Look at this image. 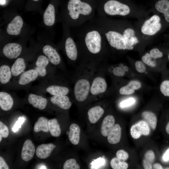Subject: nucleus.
Returning a JSON list of instances; mask_svg holds the SVG:
<instances>
[{"label":"nucleus","instance_id":"nucleus-1","mask_svg":"<svg viewBox=\"0 0 169 169\" xmlns=\"http://www.w3.org/2000/svg\"><path fill=\"white\" fill-rule=\"evenodd\" d=\"M68 14L73 20L78 19L80 15L88 16L92 12L91 6L80 0H69L67 5Z\"/></svg>","mask_w":169,"mask_h":169},{"label":"nucleus","instance_id":"nucleus-2","mask_svg":"<svg viewBox=\"0 0 169 169\" xmlns=\"http://www.w3.org/2000/svg\"><path fill=\"white\" fill-rule=\"evenodd\" d=\"M84 41L87 49L90 53L97 54L100 51L102 37L98 31L93 30L87 32L85 36Z\"/></svg>","mask_w":169,"mask_h":169},{"label":"nucleus","instance_id":"nucleus-3","mask_svg":"<svg viewBox=\"0 0 169 169\" xmlns=\"http://www.w3.org/2000/svg\"><path fill=\"white\" fill-rule=\"evenodd\" d=\"M104 9L107 14L111 16H125L130 12V8L127 5L114 0L107 2L104 5Z\"/></svg>","mask_w":169,"mask_h":169},{"label":"nucleus","instance_id":"nucleus-4","mask_svg":"<svg viewBox=\"0 0 169 169\" xmlns=\"http://www.w3.org/2000/svg\"><path fill=\"white\" fill-rule=\"evenodd\" d=\"M106 38L110 46L118 50L128 49L123 35L114 31H109L105 33Z\"/></svg>","mask_w":169,"mask_h":169},{"label":"nucleus","instance_id":"nucleus-5","mask_svg":"<svg viewBox=\"0 0 169 169\" xmlns=\"http://www.w3.org/2000/svg\"><path fill=\"white\" fill-rule=\"evenodd\" d=\"M160 18L157 15H154L144 23L141 28V32L144 34L152 35L155 34L161 28Z\"/></svg>","mask_w":169,"mask_h":169},{"label":"nucleus","instance_id":"nucleus-6","mask_svg":"<svg viewBox=\"0 0 169 169\" xmlns=\"http://www.w3.org/2000/svg\"><path fill=\"white\" fill-rule=\"evenodd\" d=\"M89 82L87 79H82L78 80L74 87V94L76 99L82 102L87 97L90 90Z\"/></svg>","mask_w":169,"mask_h":169},{"label":"nucleus","instance_id":"nucleus-7","mask_svg":"<svg viewBox=\"0 0 169 169\" xmlns=\"http://www.w3.org/2000/svg\"><path fill=\"white\" fill-rule=\"evenodd\" d=\"M150 129L147 124L143 120L140 121L132 126L130 133L134 139H138L141 136H147L150 133Z\"/></svg>","mask_w":169,"mask_h":169},{"label":"nucleus","instance_id":"nucleus-8","mask_svg":"<svg viewBox=\"0 0 169 169\" xmlns=\"http://www.w3.org/2000/svg\"><path fill=\"white\" fill-rule=\"evenodd\" d=\"M22 47L19 44L12 43L6 44L3 48V54L7 58L13 59H16L21 54Z\"/></svg>","mask_w":169,"mask_h":169},{"label":"nucleus","instance_id":"nucleus-9","mask_svg":"<svg viewBox=\"0 0 169 169\" xmlns=\"http://www.w3.org/2000/svg\"><path fill=\"white\" fill-rule=\"evenodd\" d=\"M23 24L22 18L19 16H16L8 24L7 28V33L10 35H19Z\"/></svg>","mask_w":169,"mask_h":169},{"label":"nucleus","instance_id":"nucleus-10","mask_svg":"<svg viewBox=\"0 0 169 169\" xmlns=\"http://www.w3.org/2000/svg\"><path fill=\"white\" fill-rule=\"evenodd\" d=\"M35 149L31 141L26 140L24 143L22 150L21 156L22 159L25 161L31 160L33 156Z\"/></svg>","mask_w":169,"mask_h":169},{"label":"nucleus","instance_id":"nucleus-11","mask_svg":"<svg viewBox=\"0 0 169 169\" xmlns=\"http://www.w3.org/2000/svg\"><path fill=\"white\" fill-rule=\"evenodd\" d=\"M107 87V83L105 79L101 77H97L93 81L90 88V92L93 95H97L104 92Z\"/></svg>","mask_w":169,"mask_h":169},{"label":"nucleus","instance_id":"nucleus-12","mask_svg":"<svg viewBox=\"0 0 169 169\" xmlns=\"http://www.w3.org/2000/svg\"><path fill=\"white\" fill-rule=\"evenodd\" d=\"M43 51L52 64L57 65L60 63L61 58L59 55L56 50L50 45H46L44 46L43 48Z\"/></svg>","mask_w":169,"mask_h":169},{"label":"nucleus","instance_id":"nucleus-13","mask_svg":"<svg viewBox=\"0 0 169 169\" xmlns=\"http://www.w3.org/2000/svg\"><path fill=\"white\" fill-rule=\"evenodd\" d=\"M56 146L52 143L41 144L38 146L36 155L39 158L44 159L49 157Z\"/></svg>","mask_w":169,"mask_h":169},{"label":"nucleus","instance_id":"nucleus-14","mask_svg":"<svg viewBox=\"0 0 169 169\" xmlns=\"http://www.w3.org/2000/svg\"><path fill=\"white\" fill-rule=\"evenodd\" d=\"M115 120L111 115L106 116L104 119L101 127V133L103 136H108L115 125Z\"/></svg>","mask_w":169,"mask_h":169},{"label":"nucleus","instance_id":"nucleus-15","mask_svg":"<svg viewBox=\"0 0 169 169\" xmlns=\"http://www.w3.org/2000/svg\"><path fill=\"white\" fill-rule=\"evenodd\" d=\"M65 49L69 58L72 60L76 59L77 56V51L76 45L73 39L68 37L65 41Z\"/></svg>","mask_w":169,"mask_h":169},{"label":"nucleus","instance_id":"nucleus-16","mask_svg":"<svg viewBox=\"0 0 169 169\" xmlns=\"http://www.w3.org/2000/svg\"><path fill=\"white\" fill-rule=\"evenodd\" d=\"M28 101L33 107L38 108L40 110H43L46 107L47 100L46 99L41 96L31 94L28 96Z\"/></svg>","mask_w":169,"mask_h":169},{"label":"nucleus","instance_id":"nucleus-17","mask_svg":"<svg viewBox=\"0 0 169 169\" xmlns=\"http://www.w3.org/2000/svg\"><path fill=\"white\" fill-rule=\"evenodd\" d=\"M38 75V72L35 69L27 70L23 72L20 75L18 83L22 85L28 84L35 80Z\"/></svg>","mask_w":169,"mask_h":169},{"label":"nucleus","instance_id":"nucleus-18","mask_svg":"<svg viewBox=\"0 0 169 169\" xmlns=\"http://www.w3.org/2000/svg\"><path fill=\"white\" fill-rule=\"evenodd\" d=\"M13 104V99L9 94L5 92H0V107L3 110H10Z\"/></svg>","mask_w":169,"mask_h":169},{"label":"nucleus","instance_id":"nucleus-19","mask_svg":"<svg viewBox=\"0 0 169 169\" xmlns=\"http://www.w3.org/2000/svg\"><path fill=\"white\" fill-rule=\"evenodd\" d=\"M55 11L54 6L52 4L49 5L43 15L44 24L48 26L53 25L55 21Z\"/></svg>","mask_w":169,"mask_h":169},{"label":"nucleus","instance_id":"nucleus-20","mask_svg":"<svg viewBox=\"0 0 169 169\" xmlns=\"http://www.w3.org/2000/svg\"><path fill=\"white\" fill-rule=\"evenodd\" d=\"M50 101L53 104L64 110L69 109L72 105L69 98L66 95L61 96H53L51 98Z\"/></svg>","mask_w":169,"mask_h":169},{"label":"nucleus","instance_id":"nucleus-21","mask_svg":"<svg viewBox=\"0 0 169 169\" xmlns=\"http://www.w3.org/2000/svg\"><path fill=\"white\" fill-rule=\"evenodd\" d=\"M49 61L48 58L44 55H41L38 58L36 62L35 69L39 76L43 77L46 75V68L49 64Z\"/></svg>","mask_w":169,"mask_h":169},{"label":"nucleus","instance_id":"nucleus-22","mask_svg":"<svg viewBox=\"0 0 169 169\" xmlns=\"http://www.w3.org/2000/svg\"><path fill=\"white\" fill-rule=\"evenodd\" d=\"M104 112V109L100 106H96L90 109L88 112L89 120L92 124L96 123Z\"/></svg>","mask_w":169,"mask_h":169},{"label":"nucleus","instance_id":"nucleus-23","mask_svg":"<svg viewBox=\"0 0 169 169\" xmlns=\"http://www.w3.org/2000/svg\"><path fill=\"white\" fill-rule=\"evenodd\" d=\"M121 128L118 124H116L108 135L107 140L110 144H115L119 143L121 137Z\"/></svg>","mask_w":169,"mask_h":169},{"label":"nucleus","instance_id":"nucleus-24","mask_svg":"<svg viewBox=\"0 0 169 169\" xmlns=\"http://www.w3.org/2000/svg\"><path fill=\"white\" fill-rule=\"evenodd\" d=\"M80 133V128L78 125L73 123L70 125L69 139L73 144L77 145L79 143Z\"/></svg>","mask_w":169,"mask_h":169},{"label":"nucleus","instance_id":"nucleus-25","mask_svg":"<svg viewBox=\"0 0 169 169\" xmlns=\"http://www.w3.org/2000/svg\"><path fill=\"white\" fill-rule=\"evenodd\" d=\"M46 90L51 95L56 96L65 95L69 91V89L66 87L56 85L49 86Z\"/></svg>","mask_w":169,"mask_h":169},{"label":"nucleus","instance_id":"nucleus-26","mask_svg":"<svg viewBox=\"0 0 169 169\" xmlns=\"http://www.w3.org/2000/svg\"><path fill=\"white\" fill-rule=\"evenodd\" d=\"M155 7L158 12L164 14L166 20L169 22V1L159 0L156 3Z\"/></svg>","mask_w":169,"mask_h":169},{"label":"nucleus","instance_id":"nucleus-27","mask_svg":"<svg viewBox=\"0 0 169 169\" xmlns=\"http://www.w3.org/2000/svg\"><path fill=\"white\" fill-rule=\"evenodd\" d=\"M26 64L24 59L18 58L15 61L11 68L12 74L16 76L21 74L25 69Z\"/></svg>","mask_w":169,"mask_h":169},{"label":"nucleus","instance_id":"nucleus-28","mask_svg":"<svg viewBox=\"0 0 169 169\" xmlns=\"http://www.w3.org/2000/svg\"><path fill=\"white\" fill-rule=\"evenodd\" d=\"M10 67L6 65H2L0 67V81L3 84L8 83L12 77Z\"/></svg>","mask_w":169,"mask_h":169},{"label":"nucleus","instance_id":"nucleus-29","mask_svg":"<svg viewBox=\"0 0 169 169\" xmlns=\"http://www.w3.org/2000/svg\"><path fill=\"white\" fill-rule=\"evenodd\" d=\"M48 121L45 117H39L34 124V131L38 132L40 131H43L45 132H48L49 131Z\"/></svg>","mask_w":169,"mask_h":169},{"label":"nucleus","instance_id":"nucleus-30","mask_svg":"<svg viewBox=\"0 0 169 169\" xmlns=\"http://www.w3.org/2000/svg\"><path fill=\"white\" fill-rule=\"evenodd\" d=\"M48 127L49 131L53 136L58 137L60 135L61 129L57 119L54 118L49 120Z\"/></svg>","mask_w":169,"mask_h":169},{"label":"nucleus","instance_id":"nucleus-31","mask_svg":"<svg viewBox=\"0 0 169 169\" xmlns=\"http://www.w3.org/2000/svg\"><path fill=\"white\" fill-rule=\"evenodd\" d=\"M143 117L149 123L151 127L155 129L157 125V118L155 115L149 111H145L142 113Z\"/></svg>","mask_w":169,"mask_h":169},{"label":"nucleus","instance_id":"nucleus-32","mask_svg":"<svg viewBox=\"0 0 169 169\" xmlns=\"http://www.w3.org/2000/svg\"><path fill=\"white\" fill-rule=\"evenodd\" d=\"M110 165L113 169H126L128 164L124 161H121L117 158H114L110 161Z\"/></svg>","mask_w":169,"mask_h":169},{"label":"nucleus","instance_id":"nucleus-33","mask_svg":"<svg viewBox=\"0 0 169 169\" xmlns=\"http://www.w3.org/2000/svg\"><path fill=\"white\" fill-rule=\"evenodd\" d=\"M64 169H79V165L77 163L76 160L73 158L68 159L65 161L63 166Z\"/></svg>","mask_w":169,"mask_h":169},{"label":"nucleus","instance_id":"nucleus-34","mask_svg":"<svg viewBox=\"0 0 169 169\" xmlns=\"http://www.w3.org/2000/svg\"><path fill=\"white\" fill-rule=\"evenodd\" d=\"M153 59L148 53H146L142 57V60L145 63L149 66L154 67L156 66V64Z\"/></svg>","mask_w":169,"mask_h":169},{"label":"nucleus","instance_id":"nucleus-35","mask_svg":"<svg viewBox=\"0 0 169 169\" xmlns=\"http://www.w3.org/2000/svg\"><path fill=\"white\" fill-rule=\"evenodd\" d=\"M135 34L134 30L131 28H127L124 31L123 36L125 41L128 49L130 50L128 46V42L129 38L133 36H134Z\"/></svg>","mask_w":169,"mask_h":169},{"label":"nucleus","instance_id":"nucleus-36","mask_svg":"<svg viewBox=\"0 0 169 169\" xmlns=\"http://www.w3.org/2000/svg\"><path fill=\"white\" fill-rule=\"evenodd\" d=\"M135 90L133 87L128 84L120 89L119 93L122 95H129L134 93Z\"/></svg>","mask_w":169,"mask_h":169},{"label":"nucleus","instance_id":"nucleus-37","mask_svg":"<svg viewBox=\"0 0 169 169\" xmlns=\"http://www.w3.org/2000/svg\"><path fill=\"white\" fill-rule=\"evenodd\" d=\"M105 163V160L104 158L100 157L93 160L90 164L91 165L92 169H97L103 166Z\"/></svg>","mask_w":169,"mask_h":169},{"label":"nucleus","instance_id":"nucleus-38","mask_svg":"<svg viewBox=\"0 0 169 169\" xmlns=\"http://www.w3.org/2000/svg\"><path fill=\"white\" fill-rule=\"evenodd\" d=\"M160 90L164 96H169V80L162 82L160 85Z\"/></svg>","mask_w":169,"mask_h":169},{"label":"nucleus","instance_id":"nucleus-39","mask_svg":"<svg viewBox=\"0 0 169 169\" xmlns=\"http://www.w3.org/2000/svg\"><path fill=\"white\" fill-rule=\"evenodd\" d=\"M128 70L127 67H117L114 69L113 73L116 76H124L125 74V71Z\"/></svg>","mask_w":169,"mask_h":169},{"label":"nucleus","instance_id":"nucleus-40","mask_svg":"<svg viewBox=\"0 0 169 169\" xmlns=\"http://www.w3.org/2000/svg\"><path fill=\"white\" fill-rule=\"evenodd\" d=\"M9 135V130L7 126L1 121H0V136L6 138Z\"/></svg>","mask_w":169,"mask_h":169},{"label":"nucleus","instance_id":"nucleus-41","mask_svg":"<svg viewBox=\"0 0 169 169\" xmlns=\"http://www.w3.org/2000/svg\"><path fill=\"white\" fill-rule=\"evenodd\" d=\"M25 120V118L20 116L18 120L16 122L12 128V131L15 133L18 131L19 128H21V125L23 124Z\"/></svg>","mask_w":169,"mask_h":169},{"label":"nucleus","instance_id":"nucleus-42","mask_svg":"<svg viewBox=\"0 0 169 169\" xmlns=\"http://www.w3.org/2000/svg\"><path fill=\"white\" fill-rule=\"evenodd\" d=\"M116 156L120 160L125 161L128 158L129 155L127 152L124 150H120L117 151Z\"/></svg>","mask_w":169,"mask_h":169},{"label":"nucleus","instance_id":"nucleus-43","mask_svg":"<svg viewBox=\"0 0 169 169\" xmlns=\"http://www.w3.org/2000/svg\"><path fill=\"white\" fill-rule=\"evenodd\" d=\"M150 54L153 59L160 58L163 56V53L157 48H154L150 52Z\"/></svg>","mask_w":169,"mask_h":169},{"label":"nucleus","instance_id":"nucleus-44","mask_svg":"<svg viewBox=\"0 0 169 169\" xmlns=\"http://www.w3.org/2000/svg\"><path fill=\"white\" fill-rule=\"evenodd\" d=\"M144 157L145 160L151 164L155 160L154 153L152 150H149L145 153Z\"/></svg>","mask_w":169,"mask_h":169},{"label":"nucleus","instance_id":"nucleus-45","mask_svg":"<svg viewBox=\"0 0 169 169\" xmlns=\"http://www.w3.org/2000/svg\"><path fill=\"white\" fill-rule=\"evenodd\" d=\"M135 68L139 73H142L146 71V67L143 63L141 61H137L135 62Z\"/></svg>","mask_w":169,"mask_h":169},{"label":"nucleus","instance_id":"nucleus-46","mask_svg":"<svg viewBox=\"0 0 169 169\" xmlns=\"http://www.w3.org/2000/svg\"><path fill=\"white\" fill-rule=\"evenodd\" d=\"M135 102L136 100L134 98H130L122 101L120 105L122 108L126 107L133 104Z\"/></svg>","mask_w":169,"mask_h":169},{"label":"nucleus","instance_id":"nucleus-47","mask_svg":"<svg viewBox=\"0 0 169 169\" xmlns=\"http://www.w3.org/2000/svg\"><path fill=\"white\" fill-rule=\"evenodd\" d=\"M131 85L135 90H137L140 89L141 86V83L138 81L132 80L128 83Z\"/></svg>","mask_w":169,"mask_h":169},{"label":"nucleus","instance_id":"nucleus-48","mask_svg":"<svg viewBox=\"0 0 169 169\" xmlns=\"http://www.w3.org/2000/svg\"><path fill=\"white\" fill-rule=\"evenodd\" d=\"M0 169H9L8 166L6 164L3 159L1 156L0 157Z\"/></svg>","mask_w":169,"mask_h":169},{"label":"nucleus","instance_id":"nucleus-49","mask_svg":"<svg viewBox=\"0 0 169 169\" xmlns=\"http://www.w3.org/2000/svg\"><path fill=\"white\" fill-rule=\"evenodd\" d=\"M143 166L144 169H151L152 168L151 164L145 159L143 160Z\"/></svg>","mask_w":169,"mask_h":169},{"label":"nucleus","instance_id":"nucleus-50","mask_svg":"<svg viewBox=\"0 0 169 169\" xmlns=\"http://www.w3.org/2000/svg\"><path fill=\"white\" fill-rule=\"evenodd\" d=\"M163 158L165 161H167L169 160V149L166 151L164 154Z\"/></svg>","mask_w":169,"mask_h":169},{"label":"nucleus","instance_id":"nucleus-51","mask_svg":"<svg viewBox=\"0 0 169 169\" xmlns=\"http://www.w3.org/2000/svg\"><path fill=\"white\" fill-rule=\"evenodd\" d=\"M153 167L154 169H162L163 168L161 165L158 163H156L153 165Z\"/></svg>","mask_w":169,"mask_h":169},{"label":"nucleus","instance_id":"nucleus-52","mask_svg":"<svg viewBox=\"0 0 169 169\" xmlns=\"http://www.w3.org/2000/svg\"><path fill=\"white\" fill-rule=\"evenodd\" d=\"M38 169H47V167L43 164H40L38 165L37 167Z\"/></svg>","mask_w":169,"mask_h":169},{"label":"nucleus","instance_id":"nucleus-53","mask_svg":"<svg viewBox=\"0 0 169 169\" xmlns=\"http://www.w3.org/2000/svg\"><path fill=\"white\" fill-rule=\"evenodd\" d=\"M166 131L167 133L169 134V122H168L166 125Z\"/></svg>","mask_w":169,"mask_h":169},{"label":"nucleus","instance_id":"nucleus-54","mask_svg":"<svg viewBox=\"0 0 169 169\" xmlns=\"http://www.w3.org/2000/svg\"><path fill=\"white\" fill-rule=\"evenodd\" d=\"M5 0H0V5H3L5 3Z\"/></svg>","mask_w":169,"mask_h":169},{"label":"nucleus","instance_id":"nucleus-55","mask_svg":"<svg viewBox=\"0 0 169 169\" xmlns=\"http://www.w3.org/2000/svg\"><path fill=\"white\" fill-rule=\"evenodd\" d=\"M69 131H67V132H66V134L67 135H69Z\"/></svg>","mask_w":169,"mask_h":169},{"label":"nucleus","instance_id":"nucleus-56","mask_svg":"<svg viewBox=\"0 0 169 169\" xmlns=\"http://www.w3.org/2000/svg\"><path fill=\"white\" fill-rule=\"evenodd\" d=\"M33 1H38L39 0H33Z\"/></svg>","mask_w":169,"mask_h":169},{"label":"nucleus","instance_id":"nucleus-57","mask_svg":"<svg viewBox=\"0 0 169 169\" xmlns=\"http://www.w3.org/2000/svg\"><path fill=\"white\" fill-rule=\"evenodd\" d=\"M165 169H169V167H167V168H165Z\"/></svg>","mask_w":169,"mask_h":169},{"label":"nucleus","instance_id":"nucleus-58","mask_svg":"<svg viewBox=\"0 0 169 169\" xmlns=\"http://www.w3.org/2000/svg\"><path fill=\"white\" fill-rule=\"evenodd\" d=\"M168 58H169V56H168Z\"/></svg>","mask_w":169,"mask_h":169}]
</instances>
